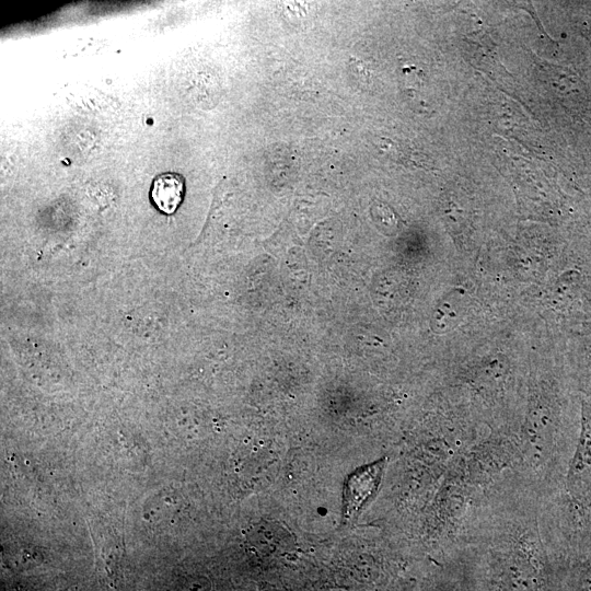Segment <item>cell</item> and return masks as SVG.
<instances>
[{
    "instance_id": "7a4b0ae2",
    "label": "cell",
    "mask_w": 591,
    "mask_h": 591,
    "mask_svg": "<svg viewBox=\"0 0 591 591\" xmlns=\"http://www.w3.org/2000/svg\"><path fill=\"white\" fill-rule=\"evenodd\" d=\"M561 490L559 498L551 497L561 528L583 529L591 519V399L587 397H581L579 434Z\"/></svg>"
},
{
    "instance_id": "9c48e42d",
    "label": "cell",
    "mask_w": 591,
    "mask_h": 591,
    "mask_svg": "<svg viewBox=\"0 0 591 591\" xmlns=\"http://www.w3.org/2000/svg\"><path fill=\"white\" fill-rule=\"evenodd\" d=\"M173 591H209V583L204 578H188L178 581Z\"/></svg>"
},
{
    "instance_id": "5b68a950",
    "label": "cell",
    "mask_w": 591,
    "mask_h": 591,
    "mask_svg": "<svg viewBox=\"0 0 591 591\" xmlns=\"http://www.w3.org/2000/svg\"><path fill=\"white\" fill-rule=\"evenodd\" d=\"M251 547L262 555H270L287 547L289 534L278 524L269 522L258 524L256 529L248 534Z\"/></svg>"
},
{
    "instance_id": "52a82bcc",
    "label": "cell",
    "mask_w": 591,
    "mask_h": 591,
    "mask_svg": "<svg viewBox=\"0 0 591 591\" xmlns=\"http://www.w3.org/2000/svg\"><path fill=\"white\" fill-rule=\"evenodd\" d=\"M579 347L578 386L584 397L591 399V326L582 335Z\"/></svg>"
},
{
    "instance_id": "3957f363",
    "label": "cell",
    "mask_w": 591,
    "mask_h": 591,
    "mask_svg": "<svg viewBox=\"0 0 591 591\" xmlns=\"http://www.w3.org/2000/svg\"><path fill=\"white\" fill-rule=\"evenodd\" d=\"M386 464L387 459L382 457L348 475L343 490V513L346 520H355L373 500L381 485Z\"/></svg>"
},
{
    "instance_id": "8992f818",
    "label": "cell",
    "mask_w": 591,
    "mask_h": 591,
    "mask_svg": "<svg viewBox=\"0 0 591 591\" xmlns=\"http://www.w3.org/2000/svg\"><path fill=\"white\" fill-rule=\"evenodd\" d=\"M470 305L468 294L461 288H455L442 302L439 331L447 333L453 331L464 318Z\"/></svg>"
},
{
    "instance_id": "6da1fadb",
    "label": "cell",
    "mask_w": 591,
    "mask_h": 591,
    "mask_svg": "<svg viewBox=\"0 0 591 591\" xmlns=\"http://www.w3.org/2000/svg\"><path fill=\"white\" fill-rule=\"evenodd\" d=\"M561 530L547 494L520 471L502 475L448 546L453 591H560Z\"/></svg>"
},
{
    "instance_id": "277c9868",
    "label": "cell",
    "mask_w": 591,
    "mask_h": 591,
    "mask_svg": "<svg viewBox=\"0 0 591 591\" xmlns=\"http://www.w3.org/2000/svg\"><path fill=\"white\" fill-rule=\"evenodd\" d=\"M184 181L175 173L158 176L152 185L151 198L158 209L165 213L176 210L183 199Z\"/></svg>"
},
{
    "instance_id": "ba28073f",
    "label": "cell",
    "mask_w": 591,
    "mask_h": 591,
    "mask_svg": "<svg viewBox=\"0 0 591 591\" xmlns=\"http://www.w3.org/2000/svg\"><path fill=\"white\" fill-rule=\"evenodd\" d=\"M573 591H591V555L580 565Z\"/></svg>"
}]
</instances>
